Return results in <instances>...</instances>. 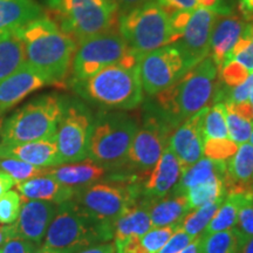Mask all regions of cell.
<instances>
[{"label":"cell","instance_id":"obj_1","mask_svg":"<svg viewBox=\"0 0 253 253\" xmlns=\"http://www.w3.org/2000/svg\"><path fill=\"white\" fill-rule=\"evenodd\" d=\"M18 32L23 39L28 65L49 84L65 80L77 50V41L48 17L37 19Z\"/></svg>","mask_w":253,"mask_h":253},{"label":"cell","instance_id":"obj_2","mask_svg":"<svg viewBox=\"0 0 253 253\" xmlns=\"http://www.w3.org/2000/svg\"><path fill=\"white\" fill-rule=\"evenodd\" d=\"M213 60L208 56L190 68L175 84L156 95L160 116L172 128L191 118L213 101L219 78Z\"/></svg>","mask_w":253,"mask_h":253},{"label":"cell","instance_id":"obj_3","mask_svg":"<svg viewBox=\"0 0 253 253\" xmlns=\"http://www.w3.org/2000/svg\"><path fill=\"white\" fill-rule=\"evenodd\" d=\"M112 239V226L95 219L71 199L58 205L42 248L58 253H78Z\"/></svg>","mask_w":253,"mask_h":253},{"label":"cell","instance_id":"obj_4","mask_svg":"<svg viewBox=\"0 0 253 253\" xmlns=\"http://www.w3.org/2000/svg\"><path fill=\"white\" fill-rule=\"evenodd\" d=\"M72 84L80 96L103 108L130 110L143 101L138 65H113Z\"/></svg>","mask_w":253,"mask_h":253},{"label":"cell","instance_id":"obj_5","mask_svg":"<svg viewBox=\"0 0 253 253\" xmlns=\"http://www.w3.org/2000/svg\"><path fill=\"white\" fill-rule=\"evenodd\" d=\"M66 101L58 95H42L19 108L0 125V142H25L55 137Z\"/></svg>","mask_w":253,"mask_h":253},{"label":"cell","instance_id":"obj_6","mask_svg":"<svg viewBox=\"0 0 253 253\" xmlns=\"http://www.w3.org/2000/svg\"><path fill=\"white\" fill-rule=\"evenodd\" d=\"M137 123L125 113H101L91 126L88 160L104 169L125 166Z\"/></svg>","mask_w":253,"mask_h":253},{"label":"cell","instance_id":"obj_7","mask_svg":"<svg viewBox=\"0 0 253 253\" xmlns=\"http://www.w3.org/2000/svg\"><path fill=\"white\" fill-rule=\"evenodd\" d=\"M119 33L138 56L170 45V15L155 0L119 14Z\"/></svg>","mask_w":253,"mask_h":253},{"label":"cell","instance_id":"obj_8","mask_svg":"<svg viewBox=\"0 0 253 253\" xmlns=\"http://www.w3.org/2000/svg\"><path fill=\"white\" fill-rule=\"evenodd\" d=\"M138 59L140 56L118 32L96 34L78 43L71 66L72 82L86 80L101 69L113 65H138Z\"/></svg>","mask_w":253,"mask_h":253},{"label":"cell","instance_id":"obj_9","mask_svg":"<svg viewBox=\"0 0 253 253\" xmlns=\"http://www.w3.org/2000/svg\"><path fill=\"white\" fill-rule=\"evenodd\" d=\"M55 9V23L77 42L87 38L115 31L119 9L107 0H61Z\"/></svg>","mask_w":253,"mask_h":253},{"label":"cell","instance_id":"obj_10","mask_svg":"<svg viewBox=\"0 0 253 253\" xmlns=\"http://www.w3.org/2000/svg\"><path fill=\"white\" fill-rule=\"evenodd\" d=\"M138 196L140 188L134 182L115 178L78 190L73 201L95 219L113 227L114 221L134 207Z\"/></svg>","mask_w":253,"mask_h":253},{"label":"cell","instance_id":"obj_11","mask_svg":"<svg viewBox=\"0 0 253 253\" xmlns=\"http://www.w3.org/2000/svg\"><path fill=\"white\" fill-rule=\"evenodd\" d=\"M93 121L91 114L84 104L78 101L66 102L55 135L61 164L87 160Z\"/></svg>","mask_w":253,"mask_h":253},{"label":"cell","instance_id":"obj_12","mask_svg":"<svg viewBox=\"0 0 253 253\" xmlns=\"http://www.w3.org/2000/svg\"><path fill=\"white\" fill-rule=\"evenodd\" d=\"M188 72L179 50L167 45L151 50L138 59V74L143 90L156 96Z\"/></svg>","mask_w":253,"mask_h":253},{"label":"cell","instance_id":"obj_13","mask_svg":"<svg viewBox=\"0 0 253 253\" xmlns=\"http://www.w3.org/2000/svg\"><path fill=\"white\" fill-rule=\"evenodd\" d=\"M172 130V126L160 115L151 114L136 131L126 162L134 169L148 175L166 149Z\"/></svg>","mask_w":253,"mask_h":253},{"label":"cell","instance_id":"obj_14","mask_svg":"<svg viewBox=\"0 0 253 253\" xmlns=\"http://www.w3.org/2000/svg\"><path fill=\"white\" fill-rule=\"evenodd\" d=\"M217 15L207 8L194 9L185 28L171 43L182 54L188 71L210 54L211 34Z\"/></svg>","mask_w":253,"mask_h":253},{"label":"cell","instance_id":"obj_15","mask_svg":"<svg viewBox=\"0 0 253 253\" xmlns=\"http://www.w3.org/2000/svg\"><path fill=\"white\" fill-rule=\"evenodd\" d=\"M207 108L208 107H205L182 122L170 135L168 141V145L178 158L183 171L203 157L204 140L202 135V119Z\"/></svg>","mask_w":253,"mask_h":253},{"label":"cell","instance_id":"obj_16","mask_svg":"<svg viewBox=\"0 0 253 253\" xmlns=\"http://www.w3.org/2000/svg\"><path fill=\"white\" fill-rule=\"evenodd\" d=\"M56 210H58V204L24 198L18 219L13 223L17 231V237L39 245L45 238Z\"/></svg>","mask_w":253,"mask_h":253},{"label":"cell","instance_id":"obj_17","mask_svg":"<svg viewBox=\"0 0 253 253\" xmlns=\"http://www.w3.org/2000/svg\"><path fill=\"white\" fill-rule=\"evenodd\" d=\"M50 84L42 75L25 62L0 82V114L21 102L27 95Z\"/></svg>","mask_w":253,"mask_h":253},{"label":"cell","instance_id":"obj_18","mask_svg":"<svg viewBox=\"0 0 253 253\" xmlns=\"http://www.w3.org/2000/svg\"><path fill=\"white\" fill-rule=\"evenodd\" d=\"M0 158H14L39 168L61 166L55 137L13 144L0 142Z\"/></svg>","mask_w":253,"mask_h":253},{"label":"cell","instance_id":"obj_19","mask_svg":"<svg viewBox=\"0 0 253 253\" xmlns=\"http://www.w3.org/2000/svg\"><path fill=\"white\" fill-rule=\"evenodd\" d=\"M183 173L178 158L171 148L167 145L160 160L155 164L143 184V194L147 198H162L172 191Z\"/></svg>","mask_w":253,"mask_h":253},{"label":"cell","instance_id":"obj_20","mask_svg":"<svg viewBox=\"0 0 253 253\" xmlns=\"http://www.w3.org/2000/svg\"><path fill=\"white\" fill-rule=\"evenodd\" d=\"M246 21L237 15H217L210 41V56L218 67V71L229 62L233 47L238 42L244 32Z\"/></svg>","mask_w":253,"mask_h":253},{"label":"cell","instance_id":"obj_21","mask_svg":"<svg viewBox=\"0 0 253 253\" xmlns=\"http://www.w3.org/2000/svg\"><path fill=\"white\" fill-rule=\"evenodd\" d=\"M153 227L173 226L178 229L190 210L184 195L171 194L162 198H145Z\"/></svg>","mask_w":253,"mask_h":253},{"label":"cell","instance_id":"obj_22","mask_svg":"<svg viewBox=\"0 0 253 253\" xmlns=\"http://www.w3.org/2000/svg\"><path fill=\"white\" fill-rule=\"evenodd\" d=\"M17 189L25 199L45 201L54 204H62L74 198L78 190L63 185L48 175L34 177L27 181L17 183Z\"/></svg>","mask_w":253,"mask_h":253},{"label":"cell","instance_id":"obj_23","mask_svg":"<svg viewBox=\"0 0 253 253\" xmlns=\"http://www.w3.org/2000/svg\"><path fill=\"white\" fill-rule=\"evenodd\" d=\"M107 169L99 164L84 160L78 163H66L65 166L49 168L47 175L53 177L63 185L75 190H80L86 186L99 182L106 175Z\"/></svg>","mask_w":253,"mask_h":253},{"label":"cell","instance_id":"obj_24","mask_svg":"<svg viewBox=\"0 0 253 253\" xmlns=\"http://www.w3.org/2000/svg\"><path fill=\"white\" fill-rule=\"evenodd\" d=\"M225 186L227 192L252 189L253 147L250 142L239 144L236 154L226 161Z\"/></svg>","mask_w":253,"mask_h":253},{"label":"cell","instance_id":"obj_25","mask_svg":"<svg viewBox=\"0 0 253 253\" xmlns=\"http://www.w3.org/2000/svg\"><path fill=\"white\" fill-rule=\"evenodd\" d=\"M226 177V162L224 161H213L208 157H202L195 164L189 167L182 173L181 178L177 183L171 194L184 195L186 190L194 186L204 184V183L223 179Z\"/></svg>","mask_w":253,"mask_h":253},{"label":"cell","instance_id":"obj_26","mask_svg":"<svg viewBox=\"0 0 253 253\" xmlns=\"http://www.w3.org/2000/svg\"><path fill=\"white\" fill-rule=\"evenodd\" d=\"M42 15L34 0H0V33L20 30Z\"/></svg>","mask_w":253,"mask_h":253},{"label":"cell","instance_id":"obj_27","mask_svg":"<svg viewBox=\"0 0 253 253\" xmlns=\"http://www.w3.org/2000/svg\"><path fill=\"white\" fill-rule=\"evenodd\" d=\"M251 199H253V189L227 192L225 199L218 208L217 212L214 213L213 218L205 227L202 235H210L235 227L238 221L240 209Z\"/></svg>","mask_w":253,"mask_h":253},{"label":"cell","instance_id":"obj_28","mask_svg":"<svg viewBox=\"0 0 253 253\" xmlns=\"http://www.w3.org/2000/svg\"><path fill=\"white\" fill-rule=\"evenodd\" d=\"M153 225L144 201L140 204L126 210L113 224V239L115 243L131 238L142 237Z\"/></svg>","mask_w":253,"mask_h":253},{"label":"cell","instance_id":"obj_29","mask_svg":"<svg viewBox=\"0 0 253 253\" xmlns=\"http://www.w3.org/2000/svg\"><path fill=\"white\" fill-rule=\"evenodd\" d=\"M26 62L23 39L17 31L0 33V82Z\"/></svg>","mask_w":253,"mask_h":253},{"label":"cell","instance_id":"obj_30","mask_svg":"<svg viewBox=\"0 0 253 253\" xmlns=\"http://www.w3.org/2000/svg\"><path fill=\"white\" fill-rule=\"evenodd\" d=\"M243 238L238 227L201 235L199 253H239Z\"/></svg>","mask_w":253,"mask_h":253},{"label":"cell","instance_id":"obj_31","mask_svg":"<svg viewBox=\"0 0 253 253\" xmlns=\"http://www.w3.org/2000/svg\"><path fill=\"white\" fill-rule=\"evenodd\" d=\"M226 195L227 190L225 186V181H223V179L204 183V184L186 190L184 192L190 210L203 207V205L210 203V202L224 199L226 197Z\"/></svg>","mask_w":253,"mask_h":253},{"label":"cell","instance_id":"obj_32","mask_svg":"<svg viewBox=\"0 0 253 253\" xmlns=\"http://www.w3.org/2000/svg\"><path fill=\"white\" fill-rule=\"evenodd\" d=\"M225 199V198H224ZM224 199H218V201L210 202V203L203 205V207L194 209L189 211L188 214L182 220L179 229L192 237H198L203 233L205 227L212 219L214 213L217 212L218 208L223 203Z\"/></svg>","mask_w":253,"mask_h":253},{"label":"cell","instance_id":"obj_33","mask_svg":"<svg viewBox=\"0 0 253 253\" xmlns=\"http://www.w3.org/2000/svg\"><path fill=\"white\" fill-rule=\"evenodd\" d=\"M225 103L217 102L208 107L202 119V135L203 140L213 138H229L225 118Z\"/></svg>","mask_w":253,"mask_h":253},{"label":"cell","instance_id":"obj_34","mask_svg":"<svg viewBox=\"0 0 253 253\" xmlns=\"http://www.w3.org/2000/svg\"><path fill=\"white\" fill-rule=\"evenodd\" d=\"M49 168H39L14 158H0V171L7 173L17 183L27 181L34 177L45 176Z\"/></svg>","mask_w":253,"mask_h":253},{"label":"cell","instance_id":"obj_35","mask_svg":"<svg viewBox=\"0 0 253 253\" xmlns=\"http://www.w3.org/2000/svg\"><path fill=\"white\" fill-rule=\"evenodd\" d=\"M225 108L227 136H229L230 140L236 142L238 145L249 142L252 132L253 122L248 121V120L239 116L233 110L230 103H225Z\"/></svg>","mask_w":253,"mask_h":253},{"label":"cell","instance_id":"obj_36","mask_svg":"<svg viewBox=\"0 0 253 253\" xmlns=\"http://www.w3.org/2000/svg\"><path fill=\"white\" fill-rule=\"evenodd\" d=\"M238 144L230 138H213L204 141L203 156L213 161H224L226 162L236 154Z\"/></svg>","mask_w":253,"mask_h":253},{"label":"cell","instance_id":"obj_37","mask_svg":"<svg viewBox=\"0 0 253 253\" xmlns=\"http://www.w3.org/2000/svg\"><path fill=\"white\" fill-rule=\"evenodd\" d=\"M24 198L14 190H8L0 196V223L13 224L20 213Z\"/></svg>","mask_w":253,"mask_h":253},{"label":"cell","instance_id":"obj_38","mask_svg":"<svg viewBox=\"0 0 253 253\" xmlns=\"http://www.w3.org/2000/svg\"><path fill=\"white\" fill-rule=\"evenodd\" d=\"M176 230L177 227L173 226L151 227L147 233H144L140 238L142 248L147 253H157L167 244V242Z\"/></svg>","mask_w":253,"mask_h":253},{"label":"cell","instance_id":"obj_39","mask_svg":"<svg viewBox=\"0 0 253 253\" xmlns=\"http://www.w3.org/2000/svg\"><path fill=\"white\" fill-rule=\"evenodd\" d=\"M250 71H248L244 66H242L235 60L229 61L219 69V82L223 86L232 88L238 86L246 80V78L250 75Z\"/></svg>","mask_w":253,"mask_h":253},{"label":"cell","instance_id":"obj_40","mask_svg":"<svg viewBox=\"0 0 253 253\" xmlns=\"http://www.w3.org/2000/svg\"><path fill=\"white\" fill-rule=\"evenodd\" d=\"M195 238L196 237L188 235V233L178 227L173 232V235L170 237L169 240H168L167 244L157 253H178L182 250H184Z\"/></svg>","mask_w":253,"mask_h":253},{"label":"cell","instance_id":"obj_41","mask_svg":"<svg viewBox=\"0 0 253 253\" xmlns=\"http://www.w3.org/2000/svg\"><path fill=\"white\" fill-rule=\"evenodd\" d=\"M36 250L37 245L34 243L20 237L8 239L0 246V253H33Z\"/></svg>","mask_w":253,"mask_h":253},{"label":"cell","instance_id":"obj_42","mask_svg":"<svg viewBox=\"0 0 253 253\" xmlns=\"http://www.w3.org/2000/svg\"><path fill=\"white\" fill-rule=\"evenodd\" d=\"M237 225L245 236H253V199L240 209Z\"/></svg>","mask_w":253,"mask_h":253},{"label":"cell","instance_id":"obj_43","mask_svg":"<svg viewBox=\"0 0 253 253\" xmlns=\"http://www.w3.org/2000/svg\"><path fill=\"white\" fill-rule=\"evenodd\" d=\"M169 15L177 11H192L197 8L196 0H155Z\"/></svg>","mask_w":253,"mask_h":253},{"label":"cell","instance_id":"obj_44","mask_svg":"<svg viewBox=\"0 0 253 253\" xmlns=\"http://www.w3.org/2000/svg\"><path fill=\"white\" fill-rule=\"evenodd\" d=\"M233 60L240 63L242 66H244L248 71L253 72V39L242 52H239L233 58Z\"/></svg>","mask_w":253,"mask_h":253},{"label":"cell","instance_id":"obj_45","mask_svg":"<svg viewBox=\"0 0 253 253\" xmlns=\"http://www.w3.org/2000/svg\"><path fill=\"white\" fill-rule=\"evenodd\" d=\"M235 112L242 116L243 119L248 120V121L253 122V107L250 101H245V102L240 103H230Z\"/></svg>","mask_w":253,"mask_h":253},{"label":"cell","instance_id":"obj_46","mask_svg":"<svg viewBox=\"0 0 253 253\" xmlns=\"http://www.w3.org/2000/svg\"><path fill=\"white\" fill-rule=\"evenodd\" d=\"M78 253H118L115 243H102V244H97L90 248H87Z\"/></svg>","mask_w":253,"mask_h":253},{"label":"cell","instance_id":"obj_47","mask_svg":"<svg viewBox=\"0 0 253 253\" xmlns=\"http://www.w3.org/2000/svg\"><path fill=\"white\" fill-rule=\"evenodd\" d=\"M17 237V231H15L14 224H7V225L0 226V246L7 242L8 239Z\"/></svg>","mask_w":253,"mask_h":253},{"label":"cell","instance_id":"obj_48","mask_svg":"<svg viewBox=\"0 0 253 253\" xmlns=\"http://www.w3.org/2000/svg\"><path fill=\"white\" fill-rule=\"evenodd\" d=\"M145 1H148V0H115L116 6H118L119 9V14L129 11V9L143 4Z\"/></svg>","mask_w":253,"mask_h":253},{"label":"cell","instance_id":"obj_49","mask_svg":"<svg viewBox=\"0 0 253 253\" xmlns=\"http://www.w3.org/2000/svg\"><path fill=\"white\" fill-rule=\"evenodd\" d=\"M15 185V182L9 177L7 173L0 171V196L4 195L6 191L11 190V188Z\"/></svg>","mask_w":253,"mask_h":253},{"label":"cell","instance_id":"obj_50","mask_svg":"<svg viewBox=\"0 0 253 253\" xmlns=\"http://www.w3.org/2000/svg\"><path fill=\"white\" fill-rule=\"evenodd\" d=\"M239 253H253V236L244 235Z\"/></svg>","mask_w":253,"mask_h":253},{"label":"cell","instance_id":"obj_51","mask_svg":"<svg viewBox=\"0 0 253 253\" xmlns=\"http://www.w3.org/2000/svg\"><path fill=\"white\" fill-rule=\"evenodd\" d=\"M199 244H201V236L196 237L184 250L178 253H199Z\"/></svg>","mask_w":253,"mask_h":253},{"label":"cell","instance_id":"obj_52","mask_svg":"<svg viewBox=\"0 0 253 253\" xmlns=\"http://www.w3.org/2000/svg\"><path fill=\"white\" fill-rule=\"evenodd\" d=\"M240 9L243 15L253 13V0H240Z\"/></svg>","mask_w":253,"mask_h":253},{"label":"cell","instance_id":"obj_53","mask_svg":"<svg viewBox=\"0 0 253 253\" xmlns=\"http://www.w3.org/2000/svg\"><path fill=\"white\" fill-rule=\"evenodd\" d=\"M33 253H58V252L52 251V250H48V249H45V248H40V249H37Z\"/></svg>","mask_w":253,"mask_h":253},{"label":"cell","instance_id":"obj_54","mask_svg":"<svg viewBox=\"0 0 253 253\" xmlns=\"http://www.w3.org/2000/svg\"><path fill=\"white\" fill-rule=\"evenodd\" d=\"M60 1H61V0H47V2H48V5H49L50 7H52L53 9L58 7V5L60 4Z\"/></svg>","mask_w":253,"mask_h":253},{"label":"cell","instance_id":"obj_55","mask_svg":"<svg viewBox=\"0 0 253 253\" xmlns=\"http://www.w3.org/2000/svg\"><path fill=\"white\" fill-rule=\"evenodd\" d=\"M244 20L248 21V23H253V13L244 14Z\"/></svg>","mask_w":253,"mask_h":253},{"label":"cell","instance_id":"obj_56","mask_svg":"<svg viewBox=\"0 0 253 253\" xmlns=\"http://www.w3.org/2000/svg\"><path fill=\"white\" fill-rule=\"evenodd\" d=\"M250 143L252 144V147H253V126H252V132H251V136H250Z\"/></svg>","mask_w":253,"mask_h":253},{"label":"cell","instance_id":"obj_57","mask_svg":"<svg viewBox=\"0 0 253 253\" xmlns=\"http://www.w3.org/2000/svg\"><path fill=\"white\" fill-rule=\"evenodd\" d=\"M249 101H250V102H251V104H252V107H253V90H252V93H251V95H250V99H249Z\"/></svg>","mask_w":253,"mask_h":253},{"label":"cell","instance_id":"obj_58","mask_svg":"<svg viewBox=\"0 0 253 253\" xmlns=\"http://www.w3.org/2000/svg\"><path fill=\"white\" fill-rule=\"evenodd\" d=\"M107 1H115V0H107Z\"/></svg>","mask_w":253,"mask_h":253},{"label":"cell","instance_id":"obj_59","mask_svg":"<svg viewBox=\"0 0 253 253\" xmlns=\"http://www.w3.org/2000/svg\"><path fill=\"white\" fill-rule=\"evenodd\" d=\"M252 189H253V188H252Z\"/></svg>","mask_w":253,"mask_h":253}]
</instances>
